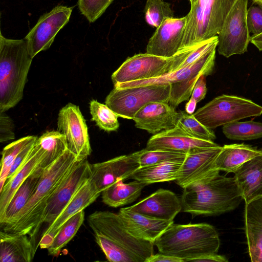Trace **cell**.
I'll use <instances>...</instances> for the list:
<instances>
[{
	"instance_id": "6da1fadb",
	"label": "cell",
	"mask_w": 262,
	"mask_h": 262,
	"mask_svg": "<svg viewBox=\"0 0 262 262\" xmlns=\"http://www.w3.org/2000/svg\"><path fill=\"white\" fill-rule=\"evenodd\" d=\"M95 241L111 262H145L154 254V243L131 235L118 214L96 211L88 217Z\"/></svg>"
},
{
	"instance_id": "7a4b0ae2",
	"label": "cell",
	"mask_w": 262,
	"mask_h": 262,
	"mask_svg": "<svg viewBox=\"0 0 262 262\" xmlns=\"http://www.w3.org/2000/svg\"><path fill=\"white\" fill-rule=\"evenodd\" d=\"M78 161L69 150L42 172L37 187L25 207L15 218L3 228V231L29 235L36 244L41 226V218L48 201L59 185Z\"/></svg>"
},
{
	"instance_id": "3957f363",
	"label": "cell",
	"mask_w": 262,
	"mask_h": 262,
	"mask_svg": "<svg viewBox=\"0 0 262 262\" xmlns=\"http://www.w3.org/2000/svg\"><path fill=\"white\" fill-rule=\"evenodd\" d=\"M183 189L182 211L192 217L230 212L244 200L234 178L219 173L192 182Z\"/></svg>"
},
{
	"instance_id": "277c9868",
	"label": "cell",
	"mask_w": 262,
	"mask_h": 262,
	"mask_svg": "<svg viewBox=\"0 0 262 262\" xmlns=\"http://www.w3.org/2000/svg\"><path fill=\"white\" fill-rule=\"evenodd\" d=\"M159 252L184 262L217 254L220 239L215 228L207 223L172 224L156 240Z\"/></svg>"
},
{
	"instance_id": "5b68a950",
	"label": "cell",
	"mask_w": 262,
	"mask_h": 262,
	"mask_svg": "<svg viewBox=\"0 0 262 262\" xmlns=\"http://www.w3.org/2000/svg\"><path fill=\"white\" fill-rule=\"evenodd\" d=\"M32 59L25 38H7L1 32L0 112H5L21 100Z\"/></svg>"
},
{
	"instance_id": "8992f818",
	"label": "cell",
	"mask_w": 262,
	"mask_h": 262,
	"mask_svg": "<svg viewBox=\"0 0 262 262\" xmlns=\"http://www.w3.org/2000/svg\"><path fill=\"white\" fill-rule=\"evenodd\" d=\"M215 45L196 61L161 77L117 84L116 88H131L150 84L171 85L169 102L174 107L189 99L195 84L201 75H211L213 71L216 49Z\"/></svg>"
},
{
	"instance_id": "52a82bcc",
	"label": "cell",
	"mask_w": 262,
	"mask_h": 262,
	"mask_svg": "<svg viewBox=\"0 0 262 262\" xmlns=\"http://www.w3.org/2000/svg\"><path fill=\"white\" fill-rule=\"evenodd\" d=\"M236 0H197L187 14L181 50L217 36Z\"/></svg>"
},
{
	"instance_id": "ba28073f",
	"label": "cell",
	"mask_w": 262,
	"mask_h": 262,
	"mask_svg": "<svg viewBox=\"0 0 262 262\" xmlns=\"http://www.w3.org/2000/svg\"><path fill=\"white\" fill-rule=\"evenodd\" d=\"M198 45L182 49L170 57L147 53L137 54L128 57L113 73L111 78L114 85L157 78L176 71Z\"/></svg>"
},
{
	"instance_id": "9c48e42d",
	"label": "cell",
	"mask_w": 262,
	"mask_h": 262,
	"mask_svg": "<svg viewBox=\"0 0 262 262\" xmlns=\"http://www.w3.org/2000/svg\"><path fill=\"white\" fill-rule=\"evenodd\" d=\"M193 114L203 125L213 129L243 119L260 116L262 106L242 97L223 94L214 98Z\"/></svg>"
},
{
	"instance_id": "30bf717a",
	"label": "cell",
	"mask_w": 262,
	"mask_h": 262,
	"mask_svg": "<svg viewBox=\"0 0 262 262\" xmlns=\"http://www.w3.org/2000/svg\"><path fill=\"white\" fill-rule=\"evenodd\" d=\"M171 89L170 84L114 88L107 96L105 103L119 117L133 119L135 114L148 103H169Z\"/></svg>"
},
{
	"instance_id": "8fae6325",
	"label": "cell",
	"mask_w": 262,
	"mask_h": 262,
	"mask_svg": "<svg viewBox=\"0 0 262 262\" xmlns=\"http://www.w3.org/2000/svg\"><path fill=\"white\" fill-rule=\"evenodd\" d=\"M248 0H236L217 35V51L228 58L246 52L251 36L247 24Z\"/></svg>"
},
{
	"instance_id": "7c38bea8",
	"label": "cell",
	"mask_w": 262,
	"mask_h": 262,
	"mask_svg": "<svg viewBox=\"0 0 262 262\" xmlns=\"http://www.w3.org/2000/svg\"><path fill=\"white\" fill-rule=\"evenodd\" d=\"M57 130L64 136L68 149L78 161L86 159L90 155L88 127L78 106L69 103L60 110Z\"/></svg>"
},
{
	"instance_id": "4fadbf2b",
	"label": "cell",
	"mask_w": 262,
	"mask_h": 262,
	"mask_svg": "<svg viewBox=\"0 0 262 262\" xmlns=\"http://www.w3.org/2000/svg\"><path fill=\"white\" fill-rule=\"evenodd\" d=\"M72 10L73 7L58 5L40 17L25 38L33 58L50 47L56 34L69 22Z\"/></svg>"
},
{
	"instance_id": "5bb4252c",
	"label": "cell",
	"mask_w": 262,
	"mask_h": 262,
	"mask_svg": "<svg viewBox=\"0 0 262 262\" xmlns=\"http://www.w3.org/2000/svg\"><path fill=\"white\" fill-rule=\"evenodd\" d=\"M90 163L87 159L78 161L49 199L41 218L50 225L72 199L79 188L89 179Z\"/></svg>"
},
{
	"instance_id": "9a60e30c",
	"label": "cell",
	"mask_w": 262,
	"mask_h": 262,
	"mask_svg": "<svg viewBox=\"0 0 262 262\" xmlns=\"http://www.w3.org/2000/svg\"><path fill=\"white\" fill-rule=\"evenodd\" d=\"M140 150L106 161L90 164V181L97 191L101 193L116 182L128 179L140 167Z\"/></svg>"
},
{
	"instance_id": "2e32d148",
	"label": "cell",
	"mask_w": 262,
	"mask_h": 262,
	"mask_svg": "<svg viewBox=\"0 0 262 262\" xmlns=\"http://www.w3.org/2000/svg\"><path fill=\"white\" fill-rule=\"evenodd\" d=\"M222 148H200L187 153L174 181L176 184L183 188L192 182L219 174L214 162Z\"/></svg>"
},
{
	"instance_id": "e0dca14e",
	"label": "cell",
	"mask_w": 262,
	"mask_h": 262,
	"mask_svg": "<svg viewBox=\"0 0 262 262\" xmlns=\"http://www.w3.org/2000/svg\"><path fill=\"white\" fill-rule=\"evenodd\" d=\"M187 16L168 18L157 28L146 46V53L163 57H170L181 50Z\"/></svg>"
},
{
	"instance_id": "ac0fdd59",
	"label": "cell",
	"mask_w": 262,
	"mask_h": 262,
	"mask_svg": "<svg viewBox=\"0 0 262 262\" xmlns=\"http://www.w3.org/2000/svg\"><path fill=\"white\" fill-rule=\"evenodd\" d=\"M101 193L89 179L79 188L54 222L49 226L38 243L41 249H47L62 226L72 216L94 202Z\"/></svg>"
},
{
	"instance_id": "d6986e66",
	"label": "cell",
	"mask_w": 262,
	"mask_h": 262,
	"mask_svg": "<svg viewBox=\"0 0 262 262\" xmlns=\"http://www.w3.org/2000/svg\"><path fill=\"white\" fill-rule=\"evenodd\" d=\"M127 208L132 211L152 218L173 221L176 215L182 211L181 199L172 191L159 189Z\"/></svg>"
},
{
	"instance_id": "ffe728a7",
	"label": "cell",
	"mask_w": 262,
	"mask_h": 262,
	"mask_svg": "<svg viewBox=\"0 0 262 262\" xmlns=\"http://www.w3.org/2000/svg\"><path fill=\"white\" fill-rule=\"evenodd\" d=\"M178 112L169 103L151 102L143 106L133 120L137 128L151 134L176 127Z\"/></svg>"
},
{
	"instance_id": "44dd1931",
	"label": "cell",
	"mask_w": 262,
	"mask_h": 262,
	"mask_svg": "<svg viewBox=\"0 0 262 262\" xmlns=\"http://www.w3.org/2000/svg\"><path fill=\"white\" fill-rule=\"evenodd\" d=\"M212 141L193 138L175 127L154 135L147 141L145 148L161 149L187 154L197 148L217 147Z\"/></svg>"
},
{
	"instance_id": "7402d4cb",
	"label": "cell",
	"mask_w": 262,
	"mask_h": 262,
	"mask_svg": "<svg viewBox=\"0 0 262 262\" xmlns=\"http://www.w3.org/2000/svg\"><path fill=\"white\" fill-rule=\"evenodd\" d=\"M118 214L131 235L154 244L157 238L173 223V221L157 219L134 212L127 207L121 208Z\"/></svg>"
},
{
	"instance_id": "603a6c76",
	"label": "cell",
	"mask_w": 262,
	"mask_h": 262,
	"mask_svg": "<svg viewBox=\"0 0 262 262\" xmlns=\"http://www.w3.org/2000/svg\"><path fill=\"white\" fill-rule=\"evenodd\" d=\"M244 230L252 262H262V196L245 204Z\"/></svg>"
},
{
	"instance_id": "cb8c5ba5",
	"label": "cell",
	"mask_w": 262,
	"mask_h": 262,
	"mask_svg": "<svg viewBox=\"0 0 262 262\" xmlns=\"http://www.w3.org/2000/svg\"><path fill=\"white\" fill-rule=\"evenodd\" d=\"M38 245L27 234L0 232L1 262H31Z\"/></svg>"
},
{
	"instance_id": "d4e9b609",
	"label": "cell",
	"mask_w": 262,
	"mask_h": 262,
	"mask_svg": "<svg viewBox=\"0 0 262 262\" xmlns=\"http://www.w3.org/2000/svg\"><path fill=\"white\" fill-rule=\"evenodd\" d=\"M234 173L245 204L262 196V154L245 162Z\"/></svg>"
},
{
	"instance_id": "484cf974",
	"label": "cell",
	"mask_w": 262,
	"mask_h": 262,
	"mask_svg": "<svg viewBox=\"0 0 262 262\" xmlns=\"http://www.w3.org/2000/svg\"><path fill=\"white\" fill-rule=\"evenodd\" d=\"M262 154V148L245 143L226 144L215 160V168L234 173L245 162Z\"/></svg>"
},
{
	"instance_id": "4316f807",
	"label": "cell",
	"mask_w": 262,
	"mask_h": 262,
	"mask_svg": "<svg viewBox=\"0 0 262 262\" xmlns=\"http://www.w3.org/2000/svg\"><path fill=\"white\" fill-rule=\"evenodd\" d=\"M43 157V150L36 141L25 164L13 177L6 181L0 190V215L4 213L17 189L35 170Z\"/></svg>"
},
{
	"instance_id": "83f0119b",
	"label": "cell",
	"mask_w": 262,
	"mask_h": 262,
	"mask_svg": "<svg viewBox=\"0 0 262 262\" xmlns=\"http://www.w3.org/2000/svg\"><path fill=\"white\" fill-rule=\"evenodd\" d=\"M43 170L36 167L17 189L5 211L0 215L1 227L10 223L25 207L34 193Z\"/></svg>"
},
{
	"instance_id": "f1b7e54d",
	"label": "cell",
	"mask_w": 262,
	"mask_h": 262,
	"mask_svg": "<svg viewBox=\"0 0 262 262\" xmlns=\"http://www.w3.org/2000/svg\"><path fill=\"white\" fill-rule=\"evenodd\" d=\"M146 183L135 180L124 183L119 180L101 192L102 201L105 205L114 208L135 202L141 195Z\"/></svg>"
},
{
	"instance_id": "f546056e",
	"label": "cell",
	"mask_w": 262,
	"mask_h": 262,
	"mask_svg": "<svg viewBox=\"0 0 262 262\" xmlns=\"http://www.w3.org/2000/svg\"><path fill=\"white\" fill-rule=\"evenodd\" d=\"M184 161H170L140 167L129 176L128 179L138 180L148 185L158 182L174 181L178 177Z\"/></svg>"
},
{
	"instance_id": "4dcf8cb0",
	"label": "cell",
	"mask_w": 262,
	"mask_h": 262,
	"mask_svg": "<svg viewBox=\"0 0 262 262\" xmlns=\"http://www.w3.org/2000/svg\"><path fill=\"white\" fill-rule=\"evenodd\" d=\"M43 152V157L37 168L45 170L50 166L67 150V143L64 136L57 131H48L36 140Z\"/></svg>"
},
{
	"instance_id": "1f68e13d",
	"label": "cell",
	"mask_w": 262,
	"mask_h": 262,
	"mask_svg": "<svg viewBox=\"0 0 262 262\" xmlns=\"http://www.w3.org/2000/svg\"><path fill=\"white\" fill-rule=\"evenodd\" d=\"M82 210L70 218L61 227L51 245L47 249L49 255L58 256L61 250L74 237L84 220Z\"/></svg>"
},
{
	"instance_id": "d6a6232c",
	"label": "cell",
	"mask_w": 262,
	"mask_h": 262,
	"mask_svg": "<svg viewBox=\"0 0 262 262\" xmlns=\"http://www.w3.org/2000/svg\"><path fill=\"white\" fill-rule=\"evenodd\" d=\"M223 133L229 139L251 140L262 138V123L236 121L223 126Z\"/></svg>"
},
{
	"instance_id": "836d02e7",
	"label": "cell",
	"mask_w": 262,
	"mask_h": 262,
	"mask_svg": "<svg viewBox=\"0 0 262 262\" xmlns=\"http://www.w3.org/2000/svg\"><path fill=\"white\" fill-rule=\"evenodd\" d=\"M176 127L193 138L212 141L216 139L212 129L207 128L193 114H188L185 111L178 112Z\"/></svg>"
},
{
	"instance_id": "e575fe53",
	"label": "cell",
	"mask_w": 262,
	"mask_h": 262,
	"mask_svg": "<svg viewBox=\"0 0 262 262\" xmlns=\"http://www.w3.org/2000/svg\"><path fill=\"white\" fill-rule=\"evenodd\" d=\"M38 137L29 136L20 138L7 145L2 151L0 173V190L7 179L10 167L19 153L29 143L35 141Z\"/></svg>"
},
{
	"instance_id": "d590c367",
	"label": "cell",
	"mask_w": 262,
	"mask_h": 262,
	"mask_svg": "<svg viewBox=\"0 0 262 262\" xmlns=\"http://www.w3.org/2000/svg\"><path fill=\"white\" fill-rule=\"evenodd\" d=\"M92 120L102 129L106 132L116 131L119 127L117 114L106 104L95 100L90 103Z\"/></svg>"
},
{
	"instance_id": "8d00e7d4",
	"label": "cell",
	"mask_w": 262,
	"mask_h": 262,
	"mask_svg": "<svg viewBox=\"0 0 262 262\" xmlns=\"http://www.w3.org/2000/svg\"><path fill=\"white\" fill-rule=\"evenodd\" d=\"M144 13L146 22L156 28L165 19L174 17L170 4L164 0H147Z\"/></svg>"
},
{
	"instance_id": "74e56055",
	"label": "cell",
	"mask_w": 262,
	"mask_h": 262,
	"mask_svg": "<svg viewBox=\"0 0 262 262\" xmlns=\"http://www.w3.org/2000/svg\"><path fill=\"white\" fill-rule=\"evenodd\" d=\"M186 154L169 150L144 148L140 150L139 156L140 167L154 165L170 161H184Z\"/></svg>"
},
{
	"instance_id": "f35d334b",
	"label": "cell",
	"mask_w": 262,
	"mask_h": 262,
	"mask_svg": "<svg viewBox=\"0 0 262 262\" xmlns=\"http://www.w3.org/2000/svg\"><path fill=\"white\" fill-rule=\"evenodd\" d=\"M114 0H78L81 13L90 23L99 18Z\"/></svg>"
},
{
	"instance_id": "ab89813d",
	"label": "cell",
	"mask_w": 262,
	"mask_h": 262,
	"mask_svg": "<svg viewBox=\"0 0 262 262\" xmlns=\"http://www.w3.org/2000/svg\"><path fill=\"white\" fill-rule=\"evenodd\" d=\"M247 24L249 31L252 36L262 33V4L253 3L247 9Z\"/></svg>"
},
{
	"instance_id": "60d3db41",
	"label": "cell",
	"mask_w": 262,
	"mask_h": 262,
	"mask_svg": "<svg viewBox=\"0 0 262 262\" xmlns=\"http://www.w3.org/2000/svg\"><path fill=\"white\" fill-rule=\"evenodd\" d=\"M36 140L27 145L16 157L9 171L6 181L13 177L25 164Z\"/></svg>"
},
{
	"instance_id": "b9f144b4",
	"label": "cell",
	"mask_w": 262,
	"mask_h": 262,
	"mask_svg": "<svg viewBox=\"0 0 262 262\" xmlns=\"http://www.w3.org/2000/svg\"><path fill=\"white\" fill-rule=\"evenodd\" d=\"M14 137L12 120L5 112H0V142L13 139Z\"/></svg>"
},
{
	"instance_id": "7bdbcfd3",
	"label": "cell",
	"mask_w": 262,
	"mask_h": 262,
	"mask_svg": "<svg viewBox=\"0 0 262 262\" xmlns=\"http://www.w3.org/2000/svg\"><path fill=\"white\" fill-rule=\"evenodd\" d=\"M205 76L201 75L196 82L191 97L199 102L203 100L207 93L206 81Z\"/></svg>"
},
{
	"instance_id": "ee69618b",
	"label": "cell",
	"mask_w": 262,
	"mask_h": 262,
	"mask_svg": "<svg viewBox=\"0 0 262 262\" xmlns=\"http://www.w3.org/2000/svg\"><path fill=\"white\" fill-rule=\"evenodd\" d=\"M145 262H184V260L172 256L160 253L152 254Z\"/></svg>"
},
{
	"instance_id": "f6af8a7d",
	"label": "cell",
	"mask_w": 262,
	"mask_h": 262,
	"mask_svg": "<svg viewBox=\"0 0 262 262\" xmlns=\"http://www.w3.org/2000/svg\"><path fill=\"white\" fill-rule=\"evenodd\" d=\"M190 261L195 262H228V259L223 255L217 254H210L198 257L192 259Z\"/></svg>"
},
{
	"instance_id": "bcb514c9",
	"label": "cell",
	"mask_w": 262,
	"mask_h": 262,
	"mask_svg": "<svg viewBox=\"0 0 262 262\" xmlns=\"http://www.w3.org/2000/svg\"><path fill=\"white\" fill-rule=\"evenodd\" d=\"M196 103L197 102L195 100L191 97L188 102L185 105V112L188 114H193L194 112Z\"/></svg>"
},
{
	"instance_id": "7dc6e473",
	"label": "cell",
	"mask_w": 262,
	"mask_h": 262,
	"mask_svg": "<svg viewBox=\"0 0 262 262\" xmlns=\"http://www.w3.org/2000/svg\"><path fill=\"white\" fill-rule=\"evenodd\" d=\"M250 42L260 51H262V33L256 36H251Z\"/></svg>"
},
{
	"instance_id": "c3c4849f",
	"label": "cell",
	"mask_w": 262,
	"mask_h": 262,
	"mask_svg": "<svg viewBox=\"0 0 262 262\" xmlns=\"http://www.w3.org/2000/svg\"><path fill=\"white\" fill-rule=\"evenodd\" d=\"M253 3H258L262 4V0H252Z\"/></svg>"
},
{
	"instance_id": "681fc988",
	"label": "cell",
	"mask_w": 262,
	"mask_h": 262,
	"mask_svg": "<svg viewBox=\"0 0 262 262\" xmlns=\"http://www.w3.org/2000/svg\"><path fill=\"white\" fill-rule=\"evenodd\" d=\"M197 0H189L191 5L194 4Z\"/></svg>"
}]
</instances>
